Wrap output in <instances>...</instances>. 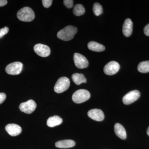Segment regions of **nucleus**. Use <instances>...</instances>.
Instances as JSON below:
<instances>
[{
  "instance_id": "nucleus-18",
  "label": "nucleus",
  "mask_w": 149,
  "mask_h": 149,
  "mask_svg": "<svg viewBox=\"0 0 149 149\" xmlns=\"http://www.w3.org/2000/svg\"><path fill=\"white\" fill-rule=\"evenodd\" d=\"M72 79L74 83L77 85L82 83H86L87 80L84 74L81 73H75L72 75Z\"/></svg>"
},
{
  "instance_id": "nucleus-28",
  "label": "nucleus",
  "mask_w": 149,
  "mask_h": 149,
  "mask_svg": "<svg viewBox=\"0 0 149 149\" xmlns=\"http://www.w3.org/2000/svg\"><path fill=\"white\" fill-rule=\"evenodd\" d=\"M147 134H148V136H149V126L148 128V129H147Z\"/></svg>"
},
{
  "instance_id": "nucleus-17",
  "label": "nucleus",
  "mask_w": 149,
  "mask_h": 149,
  "mask_svg": "<svg viewBox=\"0 0 149 149\" xmlns=\"http://www.w3.org/2000/svg\"><path fill=\"white\" fill-rule=\"evenodd\" d=\"M88 49L93 52H102L105 49V47L103 45L94 41H91L88 43Z\"/></svg>"
},
{
  "instance_id": "nucleus-8",
  "label": "nucleus",
  "mask_w": 149,
  "mask_h": 149,
  "mask_svg": "<svg viewBox=\"0 0 149 149\" xmlns=\"http://www.w3.org/2000/svg\"><path fill=\"white\" fill-rule=\"evenodd\" d=\"M37 104L34 100H29L27 101L22 103L19 105V108L21 111L27 114L32 113L36 109Z\"/></svg>"
},
{
  "instance_id": "nucleus-22",
  "label": "nucleus",
  "mask_w": 149,
  "mask_h": 149,
  "mask_svg": "<svg viewBox=\"0 0 149 149\" xmlns=\"http://www.w3.org/2000/svg\"><path fill=\"white\" fill-rule=\"evenodd\" d=\"M63 3L66 8H70L73 6V1L72 0H64L63 1Z\"/></svg>"
},
{
  "instance_id": "nucleus-10",
  "label": "nucleus",
  "mask_w": 149,
  "mask_h": 149,
  "mask_svg": "<svg viewBox=\"0 0 149 149\" xmlns=\"http://www.w3.org/2000/svg\"><path fill=\"white\" fill-rule=\"evenodd\" d=\"M35 52L38 55L42 57H46L49 55L51 50L49 47L43 44H38L35 45L34 47Z\"/></svg>"
},
{
  "instance_id": "nucleus-12",
  "label": "nucleus",
  "mask_w": 149,
  "mask_h": 149,
  "mask_svg": "<svg viewBox=\"0 0 149 149\" xmlns=\"http://www.w3.org/2000/svg\"><path fill=\"white\" fill-rule=\"evenodd\" d=\"M6 131L12 136H18L22 132V128L19 125L14 123H10L6 125Z\"/></svg>"
},
{
  "instance_id": "nucleus-24",
  "label": "nucleus",
  "mask_w": 149,
  "mask_h": 149,
  "mask_svg": "<svg viewBox=\"0 0 149 149\" xmlns=\"http://www.w3.org/2000/svg\"><path fill=\"white\" fill-rule=\"evenodd\" d=\"M9 32V28L7 27L0 29V38L3 37L5 35H6Z\"/></svg>"
},
{
  "instance_id": "nucleus-2",
  "label": "nucleus",
  "mask_w": 149,
  "mask_h": 149,
  "mask_svg": "<svg viewBox=\"0 0 149 149\" xmlns=\"http://www.w3.org/2000/svg\"><path fill=\"white\" fill-rule=\"evenodd\" d=\"M17 16L20 21L29 22L34 19L35 14L32 8L28 7H25L18 11L17 14Z\"/></svg>"
},
{
  "instance_id": "nucleus-27",
  "label": "nucleus",
  "mask_w": 149,
  "mask_h": 149,
  "mask_svg": "<svg viewBox=\"0 0 149 149\" xmlns=\"http://www.w3.org/2000/svg\"><path fill=\"white\" fill-rule=\"evenodd\" d=\"M7 1L6 0H0V7L3 6L7 3Z\"/></svg>"
},
{
  "instance_id": "nucleus-21",
  "label": "nucleus",
  "mask_w": 149,
  "mask_h": 149,
  "mask_svg": "<svg viewBox=\"0 0 149 149\" xmlns=\"http://www.w3.org/2000/svg\"><path fill=\"white\" fill-rule=\"evenodd\" d=\"M93 9V13L96 16H99L102 13V7L99 3H95L94 4Z\"/></svg>"
},
{
  "instance_id": "nucleus-11",
  "label": "nucleus",
  "mask_w": 149,
  "mask_h": 149,
  "mask_svg": "<svg viewBox=\"0 0 149 149\" xmlns=\"http://www.w3.org/2000/svg\"><path fill=\"white\" fill-rule=\"evenodd\" d=\"M88 116L93 120L101 121L104 118L103 112L101 109H94L90 110L88 113Z\"/></svg>"
},
{
  "instance_id": "nucleus-9",
  "label": "nucleus",
  "mask_w": 149,
  "mask_h": 149,
  "mask_svg": "<svg viewBox=\"0 0 149 149\" xmlns=\"http://www.w3.org/2000/svg\"><path fill=\"white\" fill-rule=\"evenodd\" d=\"M120 68V65L117 62L111 61L105 65L104 71L107 75H113L118 72Z\"/></svg>"
},
{
  "instance_id": "nucleus-20",
  "label": "nucleus",
  "mask_w": 149,
  "mask_h": 149,
  "mask_svg": "<svg viewBox=\"0 0 149 149\" xmlns=\"http://www.w3.org/2000/svg\"><path fill=\"white\" fill-rule=\"evenodd\" d=\"M73 13L76 16H81L85 13V9L82 5L78 4L74 6L73 8Z\"/></svg>"
},
{
  "instance_id": "nucleus-6",
  "label": "nucleus",
  "mask_w": 149,
  "mask_h": 149,
  "mask_svg": "<svg viewBox=\"0 0 149 149\" xmlns=\"http://www.w3.org/2000/svg\"><path fill=\"white\" fill-rule=\"evenodd\" d=\"M74 64L80 69L87 68L89 65V62L86 58L81 54L75 53L73 55Z\"/></svg>"
},
{
  "instance_id": "nucleus-15",
  "label": "nucleus",
  "mask_w": 149,
  "mask_h": 149,
  "mask_svg": "<svg viewBox=\"0 0 149 149\" xmlns=\"http://www.w3.org/2000/svg\"><path fill=\"white\" fill-rule=\"evenodd\" d=\"M75 145V142L72 140H65L56 142L55 146L60 148H72Z\"/></svg>"
},
{
  "instance_id": "nucleus-25",
  "label": "nucleus",
  "mask_w": 149,
  "mask_h": 149,
  "mask_svg": "<svg viewBox=\"0 0 149 149\" xmlns=\"http://www.w3.org/2000/svg\"><path fill=\"white\" fill-rule=\"evenodd\" d=\"M6 98V95L4 93H0V104H2Z\"/></svg>"
},
{
  "instance_id": "nucleus-7",
  "label": "nucleus",
  "mask_w": 149,
  "mask_h": 149,
  "mask_svg": "<svg viewBox=\"0 0 149 149\" xmlns=\"http://www.w3.org/2000/svg\"><path fill=\"white\" fill-rule=\"evenodd\" d=\"M141 93L139 91L134 90L130 91L123 96L122 100L126 105L130 104L137 100L140 97Z\"/></svg>"
},
{
  "instance_id": "nucleus-13",
  "label": "nucleus",
  "mask_w": 149,
  "mask_h": 149,
  "mask_svg": "<svg viewBox=\"0 0 149 149\" xmlns=\"http://www.w3.org/2000/svg\"><path fill=\"white\" fill-rule=\"evenodd\" d=\"M133 24L130 18L125 19L123 26L122 31L123 35L125 37H129L133 32Z\"/></svg>"
},
{
  "instance_id": "nucleus-14",
  "label": "nucleus",
  "mask_w": 149,
  "mask_h": 149,
  "mask_svg": "<svg viewBox=\"0 0 149 149\" xmlns=\"http://www.w3.org/2000/svg\"><path fill=\"white\" fill-rule=\"evenodd\" d=\"M114 132L118 137L124 140L126 138V132L125 128L119 123H116L114 126Z\"/></svg>"
},
{
  "instance_id": "nucleus-16",
  "label": "nucleus",
  "mask_w": 149,
  "mask_h": 149,
  "mask_svg": "<svg viewBox=\"0 0 149 149\" xmlns=\"http://www.w3.org/2000/svg\"><path fill=\"white\" fill-rule=\"evenodd\" d=\"M62 122L63 119L61 117L58 116H54L48 118L47 123V125L49 127H54L60 125Z\"/></svg>"
},
{
  "instance_id": "nucleus-1",
  "label": "nucleus",
  "mask_w": 149,
  "mask_h": 149,
  "mask_svg": "<svg viewBox=\"0 0 149 149\" xmlns=\"http://www.w3.org/2000/svg\"><path fill=\"white\" fill-rule=\"evenodd\" d=\"M77 28L74 26L68 25L60 30L57 36L59 39L64 41H68L73 39L74 35L77 33Z\"/></svg>"
},
{
  "instance_id": "nucleus-3",
  "label": "nucleus",
  "mask_w": 149,
  "mask_h": 149,
  "mask_svg": "<svg viewBox=\"0 0 149 149\" xmlns=\"http://www.w3.org/2000/svg\"><path fill=\"white\" fill-rule=\"evenodd\" d=\"M91 97L90 92L85 89H80L75 91L72 95V100L76 104H80L87 101Z\"/></svg>"
},
{
  "instance_id": "nucleus-26",
  "label": "nucleus",
  "mask_w": 149,
  "mask_h": 149,
  "mask_svg": "<svg viewBox=\"0 0 149 149\" xmlns=\"http://www.w3.org/2000/svg\"><path fill=\"white\" fill-rule=\"evenodd\" d=\"M144 32L146 36H149V24L145 26L144 29Z\"/></svg>"
},
{
  "instance_id": "nucleus-19",
  "label": "nucleus",
  "mask_w": 149,
  "mask_h": 149,
  "mask_svg": "<svg viewBox=\"0 0 149 149\" xmlns=\"http://www.w3.org/2000/svg\"><path fill=\"white\" fill-rule=\"evenodd\" d=\"M138 70L142 73H148L149 72V61H142L140 63L138 66Z\"/></svg>"
},
{
  "instance_id": "nucleus-5",
  "label": "nucleus",
  "mask_w": 149,
  "mask_h": 149,
  "mask_svg": "<svg viewBox=\"0 0 149 149\" xmlns=\"http://www.w3.org/2000/svg\"><path fill=\"white\" fill-rule=\"evenodd\" d=\"M23 68V64L20 62H15L6 67V72L11 75H17L20 74Z\"/></svg>"
},
{
  "instance_id": "nucleus-4",
  "label": "nucleus",
  "mask_w": 149,
  "mask_h": 149,
  "mask_svg": "<svg viewBox=\"0 0 149 149\" xmlns=\"http://www.w3.org/2000/svg\"><path fill=\"white\" fill-rule=\"evenodd\" d=\"M70 81L68 77H63L59 78L54 87L56 93H61L66 91L69 88Z\"/></svg>"
},
{
  "instance_id": "nucleus-23",
  "label": "nucleus",
  "mask_w": 149,
  "mask_h": 149,
  "mask_svg": "<svg viewBox=\"0 0 149 149\" xmlns=\"http://www.w3.org/2000/svg\"><path fill=\"white\" fill-rule=\"evenodd\" d=\"M53 1L52 0H43L42 1L43 6L46 8H49L52 5Z\"/></svg>"
}]
</instances>
